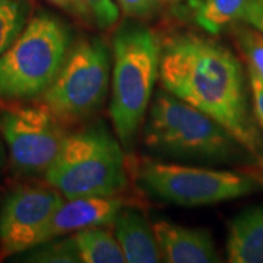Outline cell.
Instances as JSON below:
<instances>
[{
    "instance_id": "obj_1",
    "label": "cell",
    "mask_w": 263,
    "mask_h": 263,
    "mask_svg": "<svg viewBox=\"0 0 263 263\" xmlns=\"http://www.w3.org/2000/svg\"><path fill=\"white\" fill-rule=\"evenodd\" d=\"M159 77L164 90L221 123L263 167V134L249 81L230 49L194 33L172 35L161 44Z\"/></svg>"
},
{
    "instance_id": "obj_2",
    "label": "cell",
    "mask_w": 263,
    "mask_h": 263,
    "mask_svg": "<svg viewBox=\"0 0 263 263\" xmlns=\"http://www.w3.org/2000/svg\"><path fill=\"white\" fill-rule=\"evenodd\" d=\"M144 143L157 155L199 166L255 163L221 123L164 89L150 103Z\"/></svg>"
},
{
    "instance_id": "obj_3",
    "label": "cell",
    "mask_w": 263,
    "mask_h": 263,
    "mask_svg": "<svg viewBox=\"0 0 263 263\" xmlns=\"http://www.w3.org/2000/svg\"><path fill=\"white\" fill-rule=\"evenodd\" d=\"M161 43L147 27L126 25L114 38L110 116L124 149H130L153 100Z\"/></svg>"
},
{
    "instance_id": "obj_4",
    "label": "cell",
    "mask_w": 263,
    "mask_h": 263,
    "mask_svg": "<svg viewBox=\"0 0 263 263\" xmlns=\"http://www.w3.org/2000/svg\"><path fill=\"white\" fill-rule=\"evenodd\" d=\"M45 178L66 199L117 195L127 185L120 140L104 124L66 136Z\"/></svg>"
},
{
    "instance_id": "obj_5",
    "label": "cell",
    "mask_w": 263,
    "mask_h": 263,
    "mask_svg": "<svg viewBox=\"0 0 263 263\" xmlns=\"http://www.w3.org/2000/svg\"><path fill=\"white\" fill-rule=\"evenodd\" d=\"M71 34L61 20L34 16L0 57V99L38 97L52 83L70 52Z\"/></svg>"
},
{
    "instance_id": "obj_6",
    "label": "cell",
    "mask_w": 263,
    "mask_h": 263,
    "mask_svg": "<svg viewBox=\"0 0 263 263\" xmlns=\"http://www.w3.org/2000/svg\"><path fill=\"white\" fill-rule=\"evenodd\" d=\"M138 178L153 196L184 207L230 201L263 188L261 179L249 173L150 160L141 163Z\"/></svg>"
},
{
    "instance_id": "obj_7",
    "label": "cell",
    "mask_w": 263,
    "mask_h": 263,
    "mask_svg": "<svg viewBox=\"0 0 263 263\" xmlns=\"http://www.w3.org/2000/svg\"><path fill=\"white\" fill-rule=\"evenodd\" d=\"M110 52L100 39H87L68 52L43 105L60 121L76 122L103 106L110 84Z\"/></svg>"
},
{
    "instance_id": "obj_8",
    "label": "cell",
    "mask_w": 263,
    "mask_h": 263,
    "mask_svg": "<svg viewBox=\"0 0 263 263\" xmlns=\"http://www.w3.org/2000/svg\"><path fill=\"white\" fill-rule=\"evenodd\" d=\"M0 127L12 162L27 174L47 172L66 138L60 120L45 105L6 111Z\"/></svg>"
},
{
    "instance_id": "obj_9",
    "label": "cell",
    "mask_w": 263,
    "mask_h": 263,
    "mask_svg": "<svg viewBox=\"0 0 263 263\" xmlns=\"http://www.w3.org/2000/svg\"><path fill=\"white\" fill-rule=\"evenodd\" d=\"M62 203V195L55 188L25 185L15 189L0 211L3 255L21 254L34 248L42 229Z\"/></svg>"
},
{
    "instance_id": "obj_10",
    "label": "cell",
    "mask_w": 263,
    "mask_h": 263,
    "mask_svg": "<svg viewBox=\"0 0 263 263\" xmlns=\"http://www.w3.org/2000/svg\"><path fill=\"white\" fill-rule=\"evenodd\" d=\"M123 206L126 203L116 195L68 199L67 202L64 201L59 207L42 229L37 245L68 233L114 223Z\"/></svg>"
},
{
    "instance_id": "obj_11",
    "label": "cell",
    "mask_w": 263,
    "mask_h": 263,
    "mask_svg": "<svg viewBox=\"0 0 263 263\" xmlns=\"http://www.w3.org/2000/svg\"><path fill=\"white\" fill-rule=\"evenodd\" d=\"M153 230L164 262H221L211 233L207 229L193 228L160 219L154 223Z\"/></svg>"
},
{
    "instance_id": "obj_12",
    "label": "cell",
    "mask_w": 263,
    "mask_h": 263,
    "mask_svg": "<svg viewBox=\"0 0 263 263\" xmlns=\"http://www.w3.org/2000/svg\"><path fill=\"white\" fill-rule=\"evenodd\" d=\"M115 236L122 249L126 262H161V251L153 226L139 210L123 206L115 218Z\"/></svg>"
},
{
    "instance_id": "obj_13",
    "label": "cell",
    "mask_w": 263,
    "mask_h": 263,
    "mask_svg": "<svg viewBox=\"0 0 263 263\" xmlns=\"http://www.w3.org/2000/svg\"><path fill=\"white\" fill-rule=\"evenodd\" d=\"M226 248L228 262L263 263V202L230 219Z\"/></svg>"
},
{
    "instance_id": "obj_14",
    "label": "cell",
    "mask_w": 263,
    "mask_h": 263,
    "mask_svg": "<svg viewBox=\"0 0 263 263\" xmlns=\"http://www.w3.org/2000/svg\"><path fill=\"white\" fill-rule=\"evenodd\" d=\"M78 255L83 263H123L122 249L110 230L93 227L80 230L73 235Z\"/></svg>"
},
{
    "instance_id": "obj_15",
    "label": "cell",
    "mask_w": 263,
    "mask_h": 263,
    "mask_svg": "<svg viewBox=\"0 0 263 263\" xmlns=\"http://www.w3.org/2000/svg\"><path fill=\"white\" fill-rule=\"evenodd\" d=\"M252 0H196L194 18L203 31L217 34L226 26L241 20Z\"/></svg>"
},
{
    "instance_id": "obj_16",
    "label": "cell",
    "mask_w": 263,
    "mask_h": 263,
    "mask_svg": "<svg viewBox=\"0 0 263 263\" xmlns=\"http://www.w3.org/2000/svg\"><path fill=\"white\" fill-rule=\"evenodd\" d=\"M25 256L26 262L38 263H76L81 262L74 238L51 239L29 249Z\"/></svg>"
},
{
    "instance_id": "obj_17",
    "label": "cell",
    "mask_w": 263,
    "mask_h": 263,
    "mask_svg": "<svg viewBox=\"0 0 263 263\" xmlns=\"http://www.w3.org/2000/svg\"><path fill=\"white\" fill-rule=\"evenodd\" d=\"M26 24L22 0H0V57L11 47Z\"/></svg>"
},
{
    "instance_id": "obj_18",
    "label": "cell",
    "mask_w": 263,
    "mask_h": 263,
    "mask_svg": "<svg viewBox=\"0 0 263 263\" xmlns=\"http://www.w3.org/2000/svg\"><path fill=\"white\" fill-rule=\"evenodd\" d=\"M239 50L259 80L263 82V34L251 27H239L235 31Z\"/></svg>"
},
{
    "instance_id": "obj_19",
    "label": "cell",
    "mask_w": 263,
    "mask_h": 263,
    "mask_svg": "<svg viewBox=\"0 0 263 263\" xmlns=\"http://www.w3.org/2000/svg\"><path fill=\"white\" fill-rule=\"evenodd\" d=\"M89 12L91 21L101 29L114 27L120 17L117 5L114 0H81Z\"/></svg>"
},
{
    "instance_id": "obj_20",
    "label": "cell",
    "mask_w": 263,
    "mask_h": 263,
    "mask_svg": "<svg viewBox=\"0 0 263 263\" xmlns=\"http://www.w3.org/2000/svg\"><path fill=\"white\" fill-rule=\"evenodd\" d=\"M117 3L124 14L138 18L150 17L161 8V0H117Z\"/></svg>"
},
{
    "instance_id": "obj_21",
    "label": "cell",
    "mask_w": 263,
    "mask_h": 263,
    "mask_svg": "<svg viewBox=\"0 0 263 263\" xmlns=\"http://www.w3.org/2000/svg\"><path fill=\"white\" fill-rule=\"evenodd\" d=\"M249 88L252 99V110H254L255 120L263 134V82L251 68L248 67Z\"/></svg>"
},
{
    "instance_id": "obj_22",
    "label": "cell",
    "mask_w": 263,
    "mask_h": 263,
    "mask_svg": "<svg viewBox=\"0 0 263 263\" xmlns=\"http://www.w3.org/2000/svg\"><path fill=\"white\" fill-rule=\"evenodd\" d=\"M241 21L263 34V0H252L246 8Z\"/></svg>"
},
{
    "instance_id": "obj_23",
    "label": "cell",
    "mask_w": 263,
    "mask_h": 263,
    "mask_svg": "<svg viewBox=\"0 0 263 263\" xmlns=\"http://www.w3.org/2000/svg\"><path fill=\"white\" fill-rule=\"evenodd\" d=\"M48 2L57 5L58 8L65 10L66 12H70L71 15L76 16V17L84 20L87 22H93L89 12L85 9V6L82 4L81 0H48Z\"/></svg>"
},
{
    "instance_id": "obj_24",
    "label": "cell",
    "mask_w": 263,
    "mask_h": 263,
    "mask_svg": "<svg viewBox=\"0 0 263 263\" xmlns=\"http://www.w3.org/2000/svg\"><path fill=\"white\" fill-rule=\"evenodd\" d=\"M0 166H2V151H0Z\"/></svg>"
},
{
    "instance_id": "obj_25",
    "label": "cell",
    "mask_w": 263,
    "mask_h": 263,
    "mask_svg": "<svg viewBox=\"0 0 263 263\" xmlns=\"http://www.w3.org/2000/svg\"><path fill=\"white\" fill-rule=\"evenodd\" d=\"M170 2H179V0H170Z\"/></svg>"
}]
</instances>
